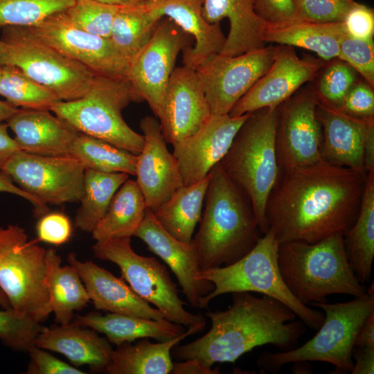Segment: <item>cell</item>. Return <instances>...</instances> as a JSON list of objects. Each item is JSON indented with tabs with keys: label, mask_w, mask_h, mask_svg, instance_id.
Here are the masks:
<instances>
[{
	"label": "cell",
	"mask_w": 374,
	"mask_h": 374,
	"mask_svg": "<svg viewBox=\"0 0 374 374\" xmlns=\"http://www.w3.org/2000/svg\"><path fill=\"white\" fill-rule=\"evenodd\" d=\"M96 1L107 3V4H111V5L121 6V5H125V4L139 3V2L144 1L146 0H96Z\"/></svg>",
	"instance_id": "680465c9"
},
{
	"label": "cell",
	"mask_w": 374,
	"mask_h": 374,
	"mask_svg": "<svg viewBox=\"0 0 374 374\" xmlns=\"http://www.w3.org/2000/svg\"><path fill=\"white\" fill-rule=\"evenodd\" d=\"M212 114L199 75L192 68H175L157 118L166 143L180 142L195 133Z\"/></svg>",
	"instance_id": "ac0fdd59"
},
{
	"label": "cell",
	"mask_w": 374,
	"mask_h": 374,
	"mask_svg": "<svg viewBox=\"0 0 374 374\" xmlns=\"http://www.w3.org/2000/svg\"><path fill=\"white\" fill-rule=\"evenodd\" d=\"M202 12L210 24L229 21V31L220 54L235 56L265 46L267 24L256 13L252 0H203Z\"/></svg>",
	"instance_id": "4316f807"
},
{
	"label": "cell",
	"mask_w": 374,
	"mask_h": 374,
	"mask_svg": "<svg viewBox=\"0 0 374 374\" xmlns=\"http://www.w3.org/2000/svg\"><path fill=\"white\" fill-rule=\"evenodd\" d=\"M0 96L11 105L23 109L51 110L62 101L51 90L10 64L2 65Z\"/></svg>",
	"instance_id": "74e56055"
},
{
	"label": "cell",
	"mask_w": 374,
	"mask_h": 374,
	"mask_svg": "<svg viewBox=\"0 0 374 374\" xmlns=\"http://www.w3.org/2000/svg\"><path fill=\"white\" fill-rule=\"evenodd\" d=\"M131 238H119L96 242L92 246L95 256L116 264L121 278L141 299L156 306L163 317L186 327L205 322L200 314H193L184 307L177 285L166 267L154 257L134 252Z\"/></svg>",
	"instance_id": "8fae6325"
},
{
	"label": "cell",
	"mask_w": 374,
	"mask_h": 374,
	"mask_svg": "<svg viewBox=\"0 0 374 374\" xmlns=\"http://www.w3.org/2000/svg\"><path fill=\"white\" fill-rule=\"evenodd\" d=\"M338 60L323 71L314 91L319 100L339 109L357 80L356 71L347 63Z\"/></svg>",
	"instance_id": "b9f144b4"
},
{
	"label": "cell",
	"mask_w": 374,
	"mask_h": 374,
	"mask_svg": "<svg viewBox=\"0 0 374 374\" xmlns=\"http://www.w3.org/2000/svg\"><path fill=\"white\" fill-rule=\"evenodd\" d=\"M192 39L172 20L163 17L149 42L130 62L127 78L156 117L177 57L193 45Z\"/></svg>",
	"instance_id": "9a60e30c"
},
{
	"label": "cell",
	"mask_w": 374,
	"mask_h": 374,
	"mask_svg": "<svg viewBox=\"0 0 374 374\" xmlns=\"http://www.w3.org/2000/svg\"><path fill=\"white\" fill-rule=\"evenodd\" d=\"M26 28L40 41L94 73L127 79L130 62L110 39L78 28L71 22L65 11L51 15Z\"/></svg>",
	"instance_id": "4fadbf2b"
},
{
	"label": "cell",
	"mask_w": 374,
	"mask_h": 374,
	"mask_svg": "<svg viewBox=\"0 0 374 374\" xmlns=\"http://www.w3.org/2000/svg\"><path fill=\"white\" fill-rule=\"evenodd\" d=\"M318 101L314 90H303L278 106L276 149L280 171L323 160L322 130L316 112Z\"/></svg>",
	"instance_id": "2e32d148"
},
{
	"label": "cell",
	"mask_w": 374,
	"mask_h": 374,
	"mask_svg": "<svg viewBox=\"0 0 374 374\" xmlns=\"http://www.w3.org/2000/svg\"><path fill=\"white\" fill-rule=\"evenodd\" d=\"M146 1L118 6L112 21L109 39L130 64L149 42L161 19L151 12Z\"/></svg>",
	"instance_id": "e575fe53"
},
{
	"label": "cell",
	"mask_w": 374,
	"mask_h": 374,
	"mask_svg": "<svg viewBox=\"0 0 374 374\" xmlns=\"http://www.w3.org/2000/svg\"><path fill=\"white\" fill-rule=\"evenodd\" d=\"M323 310L324 319L316 335L304 344L289 350L263 352L257 359L262 371H278L298 362H323L335 367L333 373H346L353 367V350L358 332L374 312V292L352 301L329 303H311Z\"/></svg>",
	"instance_id": "8992f818"
},
{
	"label": "cell",
	"mask_w": 374,
	"mask_h": 374,
	"mask_svg": "<svg viewBox=\"0 0 374 374\" xmlns=\"http://www.w3.org/2000/svg\"><path fill=\"white\" fill-rule=\"evenodd\" d=\"M75 320L104 334L111 344L116 346L145 338L164 341L186 331L183 326L166 319L154 320L111 312L103 314L91 312L84 315H77Z\"/></svg>",
	"instance_id": "f546056e"
},
{
	"label": "cell",
	"mask_w": 374,
	"mask_h": 374,
	"mask_svg": "<svg viewBox=\"0 0 374 374\" xmlns=\"http://www.w3.org/2000/svg\"><path fill=\"white\" fill-rule=\"evenodd\" d=\"M158 18L168 17L193 39V45L182 52L183 65L195 69L207 57L220 53L226 40L220 24L204 17L203 0H147Z\"/></svg>",
	"instance_id": "cb8c5ba5"
},
{
	"label": "cell",
	"mask_w": 374,
	"mask_h": 374,
	"mask_svg": "<svg viewBox=\"0 0 374 374\" xmlns=\"http://www.w3.org/2000/svg\"><path fill=\"white\" fill-rule=\"evenodd\" d=\"M373 88L366 82H356L346 96L339 109L359 118H374Z\"/></svg>",
	"instance_id": "bcb514c9"
},
{
	"label": "cell",
	"mask_w": 374,
	"mask_h": 374,
	"mask_svg": "<svg viewBox=\"0 0 374 374\" xmlns=\"http://www.w3.org/2000/svg\"><path fill=\"white\" fill-rule=\"evenodd\" d=\"M147 208L136 181L127 179L118 189L91 232L96 242L131 238L141 224Z\"/></svg>",
	"instance_id": "836d02e7"
},
{
	"label": "cell",
	"mask_w": 374,
	"mask_h": 374,
	"mask_svg": "<svg viewBox=\"0 0 374 374\" xmlns=\"http://www.w3.org/2000/svg\"><path fill=\"white\" fill-rule=\"evenodd\" d=\"M129 179L124 172H103L85 169L84 192L75 217V226L91 233L105 215L121 186Z\"/></svg>",
	"instance_id": "d590c367"
},
{
	"label": "cell",
	"mask_w": 374,
	"mask_h": 374,
	"mask_svg": "<svg viewBox=\"0 0 374 374\" xmlns=\"http://www.w3.org/2000/svg\"><path fill=\"white\" fill-rule=\"evenodd\" d=\"M206 322L188 328L181 335L152 343L148 338L132 344L126 342L113 350L105 371L109 374H168L172 368V349L186 337L202 331Z\"/></svg>",
	"instance_id": "83f0119b"
},
{
	"label": "cell",
	"mask_w": 374,
	"mask_h": 374,
	"mask_svg": "<svg viewBox=\"0 0 374 374\" xmlns=\"http://www.w3.org/2000/svg\"><path fill=\"white\" fill-rule=\"evenodd\" d=\"M1 71H2V65L0 64V78H1Z\"/></svg>",
	"instance_id": "6125c7cd"
},
{
	"label": "cell",
	"mask_w": 374,
	"mask_h": 374,
	"mask_svg": "<svg viewBox=\"0 0 374 374\" xmlns=\"http://www.w3.org/2000/svg\"><path fill=\"white\" fill-rule=\"evenodd\" d=\"M133 236L141 239L150 251L166 263L176 276L190 306L199 308L201 300L213 290V285L199 278L200 269L192 240L187 243L172 236L148 208Z\"/></svg>",
	"instance_id": "44dd1931"
},
{
	"label": "cell",
	"mask_w": 374,
	"mask_h": 374,
	"mask_svg": "<svg viewBox=\"0 0 374 374\" xmlns=\"http://www.w3.org/2000/svg\"><path fill=\"white\" fill-rule=\"evenodd\" d=\"M0 193H8L28 200L34 207V213L40 217L48 213V206L33 195L27 193L17 186L5 172L0 171Z\"/></svg>",
	"instance_id": "f907efd6"
},
{
	"label": "cell",
	"mask_w": 374,
	"mask_h": 374,
	"mask_svg": "<svg viewBox=\"0 0 374 374\" xmlns=\"http://www.w3.org/2000/svg\"><path fill=\"white\" fill-rule=\"evenodd\" d=\"M279 244L274 230L269 228L255 247L237 262L200 270L199 278L211 282L213 290L202 298L199 308H206L213 299L224 294L257 292L284 303L306 326L317 330L324 314L297 300L285 284L278 262Z\"/></svg>",
	"instance_id": "52a82bcc"
},
{
	"label": "cell",
	"mask_w": 374,
	"mask_h": 374,
	"mask_svg": "<svg viewBox=\"0 0 374 374\" xmlns=\"http://www.w3.org/2000/svg\"><path fill=\"white\" fill-rule=\"evenodd\" d=\"M46 256L20 226H0V289L15 313L40 323L52 313Z\"/></svg>",
	"instance_id": "9c48e42d"
},
{
	"label": "cell",
	"mask_w": 374,
	"mask_h": 374,
	"mask_svg": "<svg viewBox=\"0 0 374 374\" xmlns=\"http://www.w3.org/2000/svg\"><path fill=\"white\" fill-rule=\"evenodd\" d=\"M6 51L2 65H13L55 93L62 101L84 96L97 74L34 36L26 27H3Z\"/></svg>",
	"instance_id": "30bf717a"
},
{
	"label": "cell",
	"mask_w": 374,
	"mask_h": 374,
	"mask_svg": "<svg viewBox=\"0 0 374 374\" xmlns=\"http://www.w3.org/2000/svg\"><path fill=\"white\" fill-rule=\"evenodd\" d=\"M6 51L5 43L0 39V64L2 65V61Z\"/></svg>",
	"instance_id": "94428289"
},
{
	"label": "cell",
	"mask_w": 374,
	"mask_h": 374,
	"mask_svg": "<svg viewBox=\"0 0 374 374\" xmlns=\"http://www.w3.org/2000/svg\"><path fill=\"white\" fill-rule=\"evenodd\" d=\"M48 288L52 313L60 325L71 323L75 311H80L90 301L86 287L77 270L71 265L62 266L56 250L46 249Z\"/></svg>",
	"instance_id": "4dcf8cb0"
},
{
	"label": "cell",
	"mask_w": 374,
	"mask_h": 374,
	"mask_svg": "<svg viewBox=\"0 0 374 374\" xmlns=\"http://www.w3.org/2000/svg\"><path fill=\"white\" fill-rule=\"evenodd\" d=\"M70 154L85 169L135 176L137 155L80 132L73 142Z\"/></svg>",
	"instance_id": "8d00e7d4"
},
{
	"label": "cell",
	"mask_w": 374,
	"mask_h": 374,
	"mask_svg": "<svg viewBox=\"0 0 374 374\" xmlns=\"http://www.w3.org/2000/svg\"><path fill=\"white\" fill-rule=\"evenodd\" d=\"M76 0H0V27L33 26Z\"/></svg>",
	"instance_id": "f35d334b"
},
{
	"label": "cell",
	"mask_w": 374,
	"mask_h": 374,
	"mask_svg": "<svg viewBox=\"0 0 374 374\" xmlns=\"http://www.w3.org/2000/svg\"><path fill=\"white\" fill-rule=\"evenodd\" d=\"M67 262L77 270L96 310L154 320L165 319L122 278L91 261L80 260L75 253L68 254Z\"/></svg>",
	"instance_id": "603a6c76"
},
{
	"label": "cell",
	"mask_w": 374,
	"mask_h": 374,
	"mask_svg": "<svg viewBox=\"0 0 374 374\" xmlns=\"http://www.w3.org/2000/svg\"><path fill=\"white\" fill-rule=\"evenodd\" d=\"M84 170L71 154L44 156L21 150L0 165V171L44 204L80 202Z\"/></svg>",
	"instance_id": "7c38bea8"
},
{
	"label": "cell",
	"mask_w": 374,
	"mask_h": 374,
	"mask_svg": "<svg viewBox=\"0 0 374 374\" xmlns=\"http://www.w3.org/2000/svg\"><path fill=\"white\" fill-rule=\"evenodd\" d=\"M337 58L350 65L373 87V39H358L347 34L340 42Z\"/></svg>",
	"instance_id": "7bdbcfd3"
},
{
	"label": "cell",
	"mask_w": 374,
	"mask_h": 374,
	"mask_svg": "<svg viewBox=\"0 0 374 374\" xmlns=\"http://www.w3.org/2000/svg\"><path fill=\"white\" fill-rule=\"evenodd\" d=\"M278 262L285 284L305 305L326 302L332 294L358 297L366 294L348 263L341 233L315 243H280Z\"/></svg>",
	"instance_id": "277c9868"
},
{
	"label": "cell",
	"mask_w": 374,
	"mask_h": 374,
	"mask_svg": "<svg viewBox=\"0 0 374 374\" xmlns=\"http://www.w3.org/2000/svg\"><path fill=\"white\" fill-rule=\"evenodd\" d=\"M131 101L142 100L127 79L96 75L84 96L60 101L50 111L78 132L138 155L144 136L133 130L122 116V110Z\"/></svg>",
	"instance_id": "ba28073f"
},
{
	"label": "cell",
	"mask_w": 374,
	"mask_h": 374,
	"mask_svg": "<svg viewBox=\"0 0 374 374\" xmlns=\"http://www.w3.org/2000/svg\"><path fill=\"white\" fill-rule=\"evenodd\" d=\"M18 108L11 105L6 101L0 100V121H6Z\"/></svg>",
	"instance_id": "6f0895ef"
},
{
	"label": "cell",
	"mask_w": 374,
	"mask_h": 374,
	"mask_svg": "<svg viewBox=\"0 0 374 374\" xmlns=\"http://www.w3.org/2000/svg\"><path fill=\"white\" fill-rule=\"evenodd\" d=\"M294 1H295V3H296L299 0H294Z\"/></svg>",
	"instance_id": "be15d7a7"
},
{
	"label": "cell",
	"mask_w": 374,
	"mask_h": 374,
	"mask_svg": "<svg viewBox=\"0 0 374 374\" xmlns=\"http://www.w3.org/2000/svg\"><path fill=\"white\" fill-rule=\"evenodd\" d=\"M219 368H212L203 365L196 359H190L173 363L170 373L172 374H217Z\"/></svg>",
	"instance_id": "f5cc1de1"
},
{
	"label": "cell",
	"mask_w": 374,
	"mask_h": 374,
	"mask_svg": "<svg viewBox=\"0 0 374 374\" xmlns=\"http://www.w3.org/2000/svg\"><path fill=\"white\" fill-rule=\"evenodd\" d=\"M144 145L137 155L135 176L147 208L152 212L184 186L176 159L166 146L159 121L145 116L140 122Z\"/></svg>",
	"instance_id": "ffe728a7"
},
{
	"label": "cell",
	"mask_w": 374,
	"mask_h": 374,
	"mask_svg": "<svg viewBox=\"0 0 374 374\" xmlns=\"http://www.w3.org/2000/svg\"><path fill=\"white\" fill-rule=\"evenodd\" d=\"M355 347L374 348V312L364 322L358 332Z\"/></svg>",
	"instance_id": "11a10c76"
},
{
	"label": "cell",
	"mask_w": 374,
	"mask_h": 374,
	"mask_svg": "<svg viewBox=\"0 0 374 374\" xmlns=\"http://www.w3.org/2000/svg\"><path fill=\"white\" fill-rule=\"evenodd\" d=\"M209 175L205 209L192 239L200 270L237 262L263 235L249 201L220 163Z\"/></svg>",
	"instance_id": "3957f363"
},
{
	"label": "cell",
	"mask_w": 374,
	"mask_h": 374,
	"mask_svg": "<svg viewBox=\"0 0 374 374\" xmlns=\"http://www.w3.org/2000/svg\"><path fill=\"white\" fill-rule=\"evenodd\" d=\"M44 328L40 322L20 316L12 309L0 310V341L15 351L28 352Z\"/></svg>",
	"instance_id": "60d3db41"
},
{
	"label": "cell",
	"mask_w": 374,
	"mask_h": 374,
	"mask_svg": "<svg viewBox=\"0 0 374 374\" xmlns=\"http://www.w3.org/2000/svg\"><path fill=\"white\" fill-rule=\"evenodd\" d=\"M7 123H0V165L11 157L17 151L20 150L14 138L8 131Z\"/></svg>",
	"instance_id": "db71d44e"
},
{
	"label": "cell",
	"mask_w": 374,
	"mask_h": 374,
	"mask_svg": "<svg viewBox=\"0 0 374 374\" xmlns=\"http://www.w3.org/2000/svg\"><path fill=\"white\" fill-rule=\"evenodd\" d=\"M316 112L322 130V159L366 176L363 166V143L368 129L374 124V118L353 117L320 100Z\"/></svg>",
	"instance_id": "7402d4cb"
},
{
	"label": "cell",
	"mask_w": 374,
	"mask_h": 374,
	"mask_svg": "<svg viewBox=\"0 0 374 374\" xmlns=\"http://www.w3.org/2000/svg\"><path fill=\"white\" fill-rule=\"evenodd\" d=\"M357 3L353 0H299L296 3L298 19L317 23L343 22Z\"/></svg>",
	"instance_id": "ee69618b"
},
{
	"label": "cell",
	"mask_w": 374,
	"mask_h": 374,
	"mask_svg": "<svg viewBox=\"0 0 374 374\" xmlns=\"http://www.w3.org/2000/svg\"><path fill=\"white\" fill-rule=\"evenodd\" d=\"M256 13L267 24H278L298 19L294 0H252Z\"/></svg>",
	"instance_id": "c3c4849f"
},
{
	"label": "cell",
	"mask_w": 374,
	"mask_h": 374,
	"mask_svg": "<svg viewBox=\"0 0 374 374\" xmlns=\"http://www.w3.org/2000/svg\"><path fill=\"white\" fill-rule=\"evenodd\" d=\"M0 306L2 309H12L10 302L4 294V293L0 289Z\"/></svg>",
	"instance_id": "91938a15"
},
{
	"label": "cell",
	"mask_w": 374,
	"mask_h": 374,
	"mask_svg": "<svg viewBox=\"0 0 374 374\" xmlns=\"http://www.w3.org/2000/svg\"><path fill=\"white\" fill-rule=\"evenodd\" d=\"M324 66L321 59L300 58L294 47L276 46L269 69L235 103L229 114L235 117L263 108L278 107L301 86L314 79Z\"/></svg>",
	"instance_id": "e0dca14e"
},
{
	"label": "cell",
	"mask_w": 374,
	"mask_h": 374,
	"mask_svg": "<svg viewBox=\"0 0 374 374\" xmlns=\"http://www.w3.org/2000/svg\"><path fill=\"white\" fill-rule=\"evenodd\" d=\"M37 240L58 246L67 242L72 234L69 218L60 212L46 213L36 224Z\"/></svg>",
	"instance_id": "f6af8a7d"
},
{
	"label": "cell",
	"mask_w": 374,
	"mask_h": 374,
	"mask_svg": "<svg viewBox=\"0 0 374 374\" xmlns=\"http://www.w3.org/2000/svg\"><path fill=\"white\" fill-rule=\"evenodd\" d=\"M278 114V107L251 112L219 163L249 201L262 234L269 229L266 206L280 173L276 149Z\"/></svg>",
	"instance_id": "5b68a950"
},
{
	"label": "cell",
	"mask_w": 374,
	"mask_h": 374,
	"mask_svg": "<svg viewBox=\"0 0 374 374\" xmlns=\"http://www.w3.org/2000/svg\"><path fill=\"white\" fill-rule=\"evenodd\" d=\"M354 358L352 374L374 373V348L354 347L353 359Z\"/></svg>",
	"instance_id": "816d5d0a"
},
{
	"label": "cell",
	"mask_w": 374,
	"mask_h": 374,
	"mask_svg": "<svg viewBox=\"0 0 374 374\" xmlns=\"http://www.w3.org/2000/svg\"><path fill=\"white\" fill-rule=\"evenodd\" d=\"M367 175L324 160L280 171L266 220L279 243L344 234L358 215Z\"/></svg>",
	"instance_id": "6da1fadb"
},
{
	"label": "cell",
	"mask_w": 374,
	"mask_h": 374,
	"mask_svg": "<svg viewBox=\"0 0 374 374\" xmlns=\"http://www.w3.org/2000/svg\"><path fill=\"white\" fill-rule=\"evenodd\" d=\"M6 122L20 150L39 155L70 154L80 133L50 110L18 108Z\"/></svg>",
	"instance_id": "d4e9b609"
},
{
	"label": "cell",
	"mask_w": 374,
	"mask_h": 374,
	"mask_svg": "<svg viewBox=\"0 0 374 374\" xmlns=\"http://www.w3.org/2000/svg\"><path fill=\"white\" fill-rule=\"evenodd\" d=\"M344 241L351 269L360 283H368L374 258V170L367 174L358 215Z\"/></svg>",
	"instance_id": "1f68e13d"
},
{
	"label": "cell",
	"mask_w": 374,
	"mask_h": 374,
	"mask_svg": "<svg viewBox=\"0 0 374 374\" xmlns=\"http://www.w3.org/2000/svg\"><path fill=\"white\" fill-rule=\"evenodd\" d=\"M363 166L366 174L374 170V124L369 127L364 138Z\"/></svg>",
	"instance_id": "9f6ffc18"
},
{
	"label": "cell",
	"mask_w": 374,
	"mask_h": 374,
	"mask_svg": "<svg viewBox=\"0 0 374 374\" xmlns=\"http://www.w3.org/2000/svg\"><path fill=\"white\" fill-rule=\"evenodd\" d=\"M275 47L269 46L235 56L217 53L195 71L211 113L229 114L235 103L271 66Z\"/></svg>",
	"instance_id": "5bb4252c"
},
{
	"label": "cell",
	"mask_w": 374,
	"mask_h": 374,
	"mask_svg": "<svg viewBox=\"0 0 374 374\" xmlns=\"http://www.w3.org/2000/svg\"><path fill=\"white\" fill-rule=\"evenodd\" d=\"M118 7L96 0H76L65 12L78 28L109 39L112 21Z\"/></svg>",
	"instance_id": "ab89813d"
},
{
	"label": "cell",
	"mask_w": 374,
	"mask_h": 374,
	"mask_svg": "<svg viewBox=\"0 0 374 374\" xmlns=\"http://www.w3.org/2000/svg\"><path fill=\"white\" fill-rule=\"evenodd\" d=\"M232 304L224 311H208L211 328L202 337L176 345L171 356L177 361L193 359L208 367L234 362L257 346L271 344L280 351L296 346L306 326L280 301L249 292L231 293Z\"/></svg>",
	"instance_id": "7a4b0ae2"
},
{
	"label": "cell",
	"mask_w": 374,
	"mask_h": 374,
	"mask_svg": "<svg viewBox=\"0 0 374 374\" xmlns=\"http://www.w3.org/2000/svg\"><path fill=\"white\" fill-rule=\"evenodd\" d=\"M30 357L26 374H86L75 366L60 360L46 350L33 346L28 351Z\"/></svg>",
	"instance_id": "7dc6e473"
},
{
	"label": "cell",
	"mask_w": 374,
	"mask_h": 374,
	"mask_svg": "<svg viewBox=\"0 0 374 374\" xmlns=\"http://www.w3.org/2000/svg\"><path fill=\"white\" fill-rule=\"evenodd\" d=\"M249 114L235 117L212 114L195 133L172 145L184 186L195 184L209 175L226 154Z\"/></svg>",
	"instance_id": "d6986e66"
},
{
	"label": "cell",
	"mask_w": 374,
	"mask_h": 374,
	"mask_svg": "<svg viewBox=\"0 0 374 374\" xmlns=\"http://www.w3.org/2000/svg\"><path fill=\"white\" fill-rule=\"evenodd\" d=\"M343 22L348 35L362 39H373L374 12L372 8L357 3Z\"/></svg>",
	"instance_id": "681fc988"
},
{
	"label": "cell",
	"mask_w": 374,
	"mask_h": 374,
	"mask_svg": "<svg viewBox=\"0 0 374 374\" xmlns=\"http://www.w3.org/2000/svg\"><path fill=\"white\" fill-rule=\"evenodd\" d=\"M347 35L344 22L317 23L295 20L267 24L263 40L315 53L323 61L337 58L339 44Z\"/></svg>",
	"instance_id": "f1b7e54d"
},
{
	"label": "cell",
	"mask_w": 374,
	"mask_h": 374,
	"mask_svg": "<svg viewBox=\"0 0 374 374\" xmlns=\"http://www.w3.org/2000/svg\"><path fill=\"white\" fill-rule=\"evenodd\" d=\"M35 346L62 354L75 367L86 365L96 371L105 370L114 350L107 338L75 320L66 325L44 326Z\"/></svg>",
	"instance_id": "484cf974"
},
{
	"label": "cell",
	"mask_w": 374,
	"mask_h": 374,
	"mask_svg": "<svg viewBox=\"0 0 374 374\" xmlns=\"http://www.w3.org/2000/svg\"><path fill=\"white\" fill-rule=\"evenodd\" d=\"M209 180L208 175L195 184L182 186L153 212L160 224L182 242H190L193 238L202 217Z\"/></svg>",
	"instance_id": "d6a6232c"
}]
</instances>
